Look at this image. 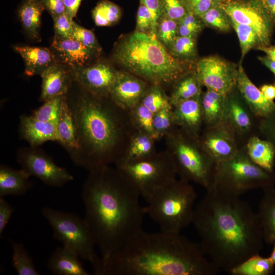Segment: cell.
I'll list each match as a JSON object with an SVG mask.
<instances>
[{"label": "cell", "mask_w": 275, "mask_h": 275, "mask_svg": "<svg viewBox=\"0 0 275 275\" xmlns=\"http://www.w3.org/2000/svg\"><path fill=\"white\" fill-rule=\"evenodd\" d=\"M42 213L53 231V237L79 257L91 263L92 267L100 258L94 251L92 235L84 219L72 213L43 207Z\"/></svg>", "instance_id": "cell-10"}, {"label": "cell", "mask_w": 275, "mask_h": 275, "mask_svg": "<svg viewBox=\"0 0 275 275\" xmlns=\"http://www.w3.org/2000/svg\"><path fill=\"white\" fill-rule=\"evenodd\" d=\"M237 69L236 65L217 56L202 58L195 66L202 85L226 95L236 86Z\"/></svg>", "instance_id": "cell-13"}, {"label": "cell", "mask_w": 275, "mask_h": 275, "mask_svg": "<svg viewBox=\"0 0 275 275\" xmlns=\"http://www.w3.org/2000/svg\"><path fill=\"white\" fill-rule=\"evenodd\" d=\"M30 176L22 169L16 170L4 164L0 166V197L19 196L32 186Z\"/></svg>", "instance_id": "cell-24"}, {"label": "cell", "mask_w": 275, "mask_h": 275, "mask_svg": "<svg viewBox=\"0 0 275 275\" xmlns=\"http://www.w3.org/2000/svg\"><path fill=\"white\" fill-rule=\"evenodd\" d=\"M199 141L204 152L215 163L231 158L238 151L233 128L225 121L211 127Z\"/></svg>", "instance_id": "cell-15"}, {"label": "cell", "mask_w": 275, "mask_h": 275, "mask_svg": "<svg viewBox=\"0 0 275 275\" xmlns=\"http://www.w3.org/2000/svg\"><path fill=\"white\" fill-rule=\"evenodd\" d=\"M18 132L20 138L32 147H39L48 141L60 143L56 124L38 120L31 115L20 116Z\"/></svg>", "instance_id": "cell-18"}, {"label": "cell", "mask_w": 275, "mask_h": 275, "mask_svg": "<svg viewBox=\"0 0 275 275\" xmlns=\"http://www.w3.org/2000/svg\"><path fill=\"white\" fill-rule=\"evenodd\" d=\"M173 107L169 103L153 115V128L156 140L164 138L174 126L173 119Z\"/></svg>", "instance_id": "cell-42"}, {"label": "cell", "mask_w": 275, "mask_h": 275, "mask_svg": "<svg viewBox=\"0 0 275 275\" xmlns=\"http://www.w3.org/2000/svg\"><path fill=\"white\" fill-rule=\"evenodd\" d=\"M201 97L202 94L183 101L173 109L174 125L197 138L203 121Z\"/></svg>", "instance_id": "cell-21"}, {"label": "cell", "mask_w": 275, "mask_h": 275, "mask_svg": "<svg viewBox=\"0 0 275 275\" xmlns=\"http://www.w3.org/2000/svg\"><path fill=\"white\" fill-rule=\"evenodd\" d=\"M121 14L120 8L107 0L99 2L92 11L93 20L98 26L114 25L119 20Z\"/></svg>", "instance_id": "cell-34"}, {"label": "cell", "mask_w": 275, "mask_h": 275, "mask_svg": "<svg viewBox=\"0 0 275 275\" xmlns=\"http://www.w3.org/2000/svg\"><path fill=\"white\" fill-rule=\"evenodd\" d=\"M275 184V173L254 163L247 154L238 151L231 158L216 162L212 190L240 197L256 188L263 189Z\"/></svg>", "instance_id": "cell-8"}, {"label": "cell", "mask_w": 275, "mask_h": 275, "mask_svg": "<svg viewBox=\"0 0 275 275\" xmlns=\"http://www.w3.org/2000/svg\"><path fill=\"white\" fill-rule=\"evenodd\" d=\"M233 129L240 132L248 131L251 126L250 117L243 105L235 96L226 95L224 120Z\"/></svg>", "instance_id": "cell-31"}, {"label": "cell", "mask_w": 275, "mask_h": 275, "mask_svg": "<svg viewBox=\"0 0 275 275\" xmlns=\"http://www.w3.org/2000/svg\"><path fill=\"white\" fill-rule=\"evenodd\" d=\"M52 19L65 12L64 0H39Z\"/></svg>", "instance_id": "cell-52"}, {"label": "cell", "mask_w": 275, "mask_h": 275, "mask_svg": "<svg viewBox=\"0 0 275 275\" xmlns=\"http://www.w3.org/2000/svg\"><path fill=\"white\" fill-rule=\"evenodd\" d=\"M260 90L267 100L273 101L275 99V88L274 86L268 84L263 85Z\"/></svg>", "instance_id": "cell-56"}, {"label": "cell", "mask_w": 275, "mask_h": 275, "mask_svg": "<svg viewBox=\"0 0 275 275\" xmlns=\"http://www.w3.org/2000/svg\"><path fill=\"white\" fill-rule=\"evenodd\" d=\"M258 60L275 75V62L267 56L258 57Z\"/></svg>", "instance_id": "cell-57"}, {"label": "cell", "mask_w": 275, "mask_h": 275, "mask_svg": "<svg viewBox=\"0 0 275 275\" xmlns=\"http://www.w3.org/2000/svg\"><path fill=\"white\" fill-rule=\"evenodd\" d=\"M51 46L58 63L69 68L89 65L94 57L99 55L72 37L64 38L54 36Z\"/></svg>", "instance_id": "cell-17"}, {"label": "cell", "mask_w": 275, "mask_h": 275, "mask_svg": "<svg viewBox=\"0 0 275 275\" xmlns=\"http://www.w3.org/2000/svg\"><path fill=\"white\" fill-rule=\"evenodd\" d=\"M140 3L144 5L150 11L152 17V37L156 38V28L163 11L160 0H140Z\"/></svg>", "instance_id": "cell-49"}, {"label": "cell", "mask_w": 275, "mask_h": 275, "mask_svg": "<svg viewBox=\"0 0 275 275\" xmlns=\"http://www.w3.org/2000/svg\"><path fill=\"white\" fill-rule=\"evenodd\" d=\"M202 84L195 68L184 74L173 85L169 96L173 107L178 103L202 94Z\"/></svg>", "instance_id": "cell-27"}, {"label": "cell", "mask_w": 275, "mask_h": 275, "mask_svg": "<svg viewBox=\"0 0 275 275\" xmlns=\"http://www.w3.org/2000/svg\"><path fill=\"white\" fill-rule=\"evenodd\" d=\"M273 247L272 251L269 258L275 265V242L273 243Z\"/></svg>", "instance_id": "cell-59"}, {"label": "cell", "mask_w": 275, "mask_h": 275, "mask_svg": "<svg viewBox=\"0 0 275 275\" xmlns=\"http://www.w3.org/2000/svg\"><path fill=\"white\" fill-rule=\"evenodd\" d=\"M185 2L189 11L200 18L214 5L212 0H185Z\"/></svg>", "instance_id": "cell-51"}, {"label": "cell", "mask_w": 275, "mask_h": 275, "mask_svg": "<svg viewBox=\"0 0 275 275\" xmlns=\"http://www.w3.org/2000/svg\"><path fill=\"white\" fill-rule=\"evenodd\" d=\"M200 18L205 25L220 31L228 32L232 26L229 17L218 5H213Z\"/></svg>", "instance_id": "cell-41"}, {"label": "cell", "mask_w": 275, "mask_h": 275, "mask_svg": "<svg viewBox=\"0 0 275 275\" xmlns=\"http://www.w3.org/2000/svg\"><path fill=\"white\" fill-rule=\"evenodd\" d=\"M72 37L100 54L101 48L92 31L85 29L74 22Z\"/></svg>", "instance_id": "cell-45"}, {"label": "cell", "mask_w": 275, "mask_h": 275, "mask_svg": "<svg viewBox=\"0 0 275 275\" xmlns=\"http://www.w3.org/2000/svg\"><path fill=\"white\" fill-rule=\"evenodd\" d=\"M192 223L201 250L218 269L229 272L262 248L257 213L240 197L207 191L194 209Z\"/></svg>", "instance_id": "cell-1"}, {"label": "cell", "mask_w": 275, "mask_h": 275, "mask_svg": "<svg viewBox=\"0 0 275 275\" xmlns=\"http://www.w3.org/2000/svg\"><path fill=\"white\" fill-rule=\"evenodd\" d=\"M196 38L178 36L168 50L176 59L188 64H191L197 57Z\"/></svg>", "instance_id": "cell-33"}, {"label": "cell", "mask_w": 275, "mask_h": 275, "mask_svg": "<svg viewBox=\"0 0 275 275\" xmlns=\"http://www.w3.org/2000/svg\"><path fill=\"white\" fill-rule=\"evenodd\" d=\"M115 166L147 202L156 191L176 179L175 164L166 150Z\"/></svg>", "instance_id": "cell-9"}, {"label": "cell", "mask_w": 275, "mask_h": 275, "mask_svg": "<svg viewBox=\"0 0 275 275\" xmlns=\"http://www.w3.org/2000/svg\"><path fill=\"white\" fill-rule=\"evenodd\" d=\"M153 22L151 13L143 4L139 7L135 31L147 34L152 36Z\"/></svg>", "instance_id": "cell-47"}, {"label": "cell", "mask_w": 275, "mask_h": 275, "mask_svg": "<svg viewBox=\"0 0 275 275\" xmlns=\"http://www.w3.org/2000/svg\"><path fill=\"white\" fill-rule=\"evenodd\" d=\"M16 159L30 177H35L48 186L60 187L74 179L65 168L58 166L51 156L39 147L19 149Z\"/></svg>", "instance_id": "cell-11"}, {"label": "cell", "mask_w": 275, "mask_h": 275, "mask_svg": "<svg viewBox=\"0 0 275 275\" xmlns=\"http://www.w3.org/2000/svg\"><path fill=\"white\" fill-rule=\"evenodd\" d=\"M246 148V154L254 163L267 171L274 172L275 147L270 141L253 136Z\"/></svg>", "instance_id": "cell-28"}, {"label": "cell", "mask_w": 275, "mask_h": 275, "mask_svg": "<svg viewBox=\"0 0 275 275\" xmlns=\"http://www.w3.org/2000/svg\"><path fill=\"white\" fill-rule=\"evenodd\" d=\"M236 87L252 112L256 116L266 118L275 112V103L267 100L245 73L242 63L239 62Z\"/></svg>", "instance_id": "cell-19"}, {"label": "cell", "mask_w": 275, "mask_h": 275, "mask_svg": "<svg viewBox=\"0 0 275 275\" xmlns=\"http://www.w3.org/2000/svg\"><path fill=\"white\" fill-rule=\"evenodd\" d=\"M66 98L76 132L77 149L70 156L73 163L90 172L122 160L138 131L130 111L74 81Z\"/></svg>", "instance_id": "cell-2"}, {"label": "cell", "mask_w": 275, "mask_h": 275, "mask_svg": "<svg viewBox=\"0 0 275 275\" xmlns=\"http://www.w3.org/2000/svg\"><path fill=\"white\" fill-rule=\"evenodd\" d=\"M178 36V22L163 13L157 26L156 38L168 49Z\"/></svg>", "instance_id": "cell-43"}, {"label": "cell", "mask_w": 275, "mask_h": 275, "mask_svg": "<svg viewBox=\"0 0 275 275\" xmlns=\"http://www.w3.org/2000/svg\"><path fill=\"white\" fill-rule=\"evenodd\" d=\"M263 191L257 215L264 241L273 244L275 242V189L272 186L263 189Z\"/></svg>", "instance_id": "cell-25"}, {"label": "cell", "mask_w": 275, "mask_h": 275, "mask_svg": "<svg viewBox=\"0 0 275 275\" xmlns=\"http://www.w3.org/2000/svg\"><path fill=\"white\" fill-rule=\"evenodd\" d=\"M226 97V95L208 89L202 94L203 121L210 126H214L224 121Z\"/></svg>", "instance_id": "cell-29"}, {"label": "cell", "mask_w": 275, "mask_h": 275, "mask_svg": "<svg viewBox=\"0 0 275 275\" xmlns=\"http://www.w3.org/2000/svg\"><path fill=\"white\" fill-rule=\"evenodd\" d=\"M256 49L264 52L267 57L275 62V45L260 47Z\"/></svg>", "instance_id": "cell-58"}, {"label": "cell", "mask_w": 275, "mask_h": 275, "mask_svg": "<svg viewBox=\"0 0 275 275\" xmlns=\"http://www.w3.org/2000/svg\"><path fill=\"white\" fill-rule=\"evenodd\" d=\"M150 84L123 70H118L108 97L117 105L128 111L137 105Z\"/></svg>", "instance_id": "cell-16"}, {"label": "cell", "mask_w": 275, "mask_h": 275, "mask_svg": "<svg viewBox=\"0 0 275 275\" xmlns=\"http://www.w3.org/2000/svg\"><path fill=\"white\" fill-rule=\"evenodd\" d=\"M54 30L56 36L69 38L72 35L74 21L65 12L53 19Z\"/></svg>", "instance_id": "cell-48"}, {"label": "cell", "mask_w": 275, "mask_h": 275, "mask_svg": "<svg viewBox=\"0 0 275 275\" xmlns=\"http://www.w3.org/2000/svg\"><path fill=\"white\" fill-rule=\"evenodd\" d=\"M130 112L138 131L157 141L153 128L154 114L141 102L131 109Z\"/></svg>", "instance_id": "cell-39"}, {"label": "cell", "mask_w": 275, "mask_h": 275, "mask_svg": "<svg viewBox=\"0 0 275 275\" xmlns=\"http://www.w3.org/2000/svg\"><path fill=\"white\" fill-rule=\"evenodd\" d=\"M204 25L199 17L189 11L178 22V36L197 38Z\"/></svg>", "instance_id": "cell-44"}, {"label": "cell", "mask_w": 275, "mask_h": 275, "mask_svg": "<svg viewBox=\"0 0 275 275\" xmlns=\"http://www.w3.org/2000/svg\"><path fill=\"white\" fill-rule=\"evenodd\" d=\"M44 10L39 0H25L18 9V15L22 28L31 39H40L41 20Z\"/></svg>", "instance_id": "cell-26"}, {"label": "cell", "mask_w": 275, "mask_h": 275, "mask_svg": "<svg viewBox=\"0 0 275 275\" xmlns=\"http://www.w3.org/2000/svg\"><path fill=\"white\" fill-rule=\"evenodd\" d=\"M14 209L12 205L4 199L0 197V237L3 234L9 221Z\"/></svg>", "instance_id": "cell-50"}, {"label": "cell", "mask_w": 275, "mask_h": 275, "mask_svg": "<svg viewBox=\"0 0 275 275\" xmlns=\"http://www.w3.org/2000/svg\"><path fill=\"white\" fill-rule=\"evenodd\" d=\"M14 49L24 63V73L28 76L41 75L45 70L58 63L51 48L29 46H15Z\"/></svg>", "instance_id": "cell-22"}, {"label": "cell", "mask_w": 275, "mask_h": 275, "mask_svg": "<svg viewBox=\"0 0 275 275\" xmlns=\"http://www.w3.org/2000/svg\"><path fill=\"white\" fill-rule=\"evenodd\" d=\"M89 172L81 192L84 219L104 259L142 229L145 213L138 191L116 167Z\"/></svg>", "instance_id": "cell-3"}, {"label": "cell", "mask_w": 275, "mask_h": 275, "mask_svg": "<svg viewBox=\"0 0 275 275\" xmlns=\"http://www.w3.org/2000/svg\"><path fill=\"white\" fill-rule=\"evenodd\" d=\"M218 5L230 20L254 29L262 47L270 45L275 24L260 0H223Z\"/></svg>", "instance_id": "cell-12"}, {"label": "cell", "mask_w": 275, "mask_h": 275, "mask_svg": "<svg viewBox=\"0 0 275 275\" xmlns=\"http://www.w3.org/2000/svg\"><path fill=\"white\" fill-rule=\"evenodd\" d=\"M231 25L237 34L240 43L241 57L240 62H242L247 53L252 49L262 47L259 36L251 26L238 23L230 20Z\"/></svg>", "instance_id": "cell-37"}, {"label": "cell", "mask_w": 275, "mask_h": 275, "mask_svg": "<svg viewBox=\"0 0 275 275\" xmlns=\"http://www.w3.org/2000/svg\"><path fill=\"white\" fill-rule=\"evenodd\" d=\"M163 13L179 22L189 12L185 0H160Z\"/></svg>", "instance_id": "cell-46"}, {"label": "cell", "mask_w": 275, "mask_h": 275, "mask_svg": "<svg viewBox=\"0 0 275 275\" xmlns=\"http://www.w3.org/2000/svg\"><path fill=\"white\" fill-rule=\"evenodd\" d=\"M95 275H214L219 269L199 244L180 233L140 230L93 267Z\"/></svg>", "instance_id": "cell-4"}, {"label": "cell", "mask_w": 275, "mask_h": 275, "mask_svg": "<svg viewBox=\"0 0 275 275\" xmlns=\"http://www.w3.org/2000/svg\"><path fill=\"white\" fill-rule=\"evenodd\" d=\"M140 102L153 114L160 110L170 102L169 96L160 86L150 85Z\"/></svg>", "instance_id": "cell-40"}, {"label": "cell", "mask_w": 275, "mask_h": 275, "mask_svg": "<svg viewBox=\"0 0 275 275\" xmlns=\"http://www.w3.org/2000/svg\"><path fill=\"white\" fill-rule=\"evenodd\" d=\"M65 96L59 95L46 100L33 111L31 116L38 120L57 124Z\"/></svg>", "instance_id": "cell-38"}, {"label": "cell", "mask_w": 275, "mask_h": 275, "mask_svg": "<svg viewBox=\"0 0 275 275\" xmlns=\"http://www.w3.org/2000/svg\"><path fill=\"white\" fill-rule=\"evenodd\" d=\"M164 138L166 150L171 156L180 178L211 190L216 163L204 152L199 138L175 126Z\"/></svg>", "instance_id": "cell-7"}, {"label": "cell", "mask_w": 275, "mask_h": 275, "mask_svg": "<svg viewBox=\"0 0 275 275\" xmlns=\"http://www.w3.org/2000/svg\"><path fill=\"white\" fill-rule=\"evenodd\" d=\"M12 248V262L19 275H40L23 244L9 240Z\"/></svg>", "instance_id": "cell-36"}, {"label": "cell", "mask_w": 275, "mask_h": 275, "mask_svg": "<svg viewBox=\"0 0 275 275\" xmlns=\"http://www.w3.org/2000/svg\"><path fill=\"white\" fill-rule=\"evenodd\" d=\"M155 141L151 136L138 131L132 137L126 155L121 161L135 159L152 154L156 151Z\"/></svg>", "instance_id": "cell-35"}, {"label": "cell", "mask_w": 275, "mask_h": 275, "mask_svg": "<svg viewBox=\"0 0 275 275\" xmlns=\"http://www.w3.org/2000/svg\"><path fill=\"white\" fill-rule=\"evenodd\" d=\"M112 59L121 70L164 90L172 89L181 76L193 70L190 64L173 57L156 38L136 31L119 40Z\"/></svg>", "instance_id": "cell-5"}, {"label": "cell", "mask_w": 275, "mask_h": 275, "mask_svg": "<svg viewBox=\"0 0 275 275\" xmlns=\"http://www.w3.org/2000/svg\"><path fill=\"white\" fill-rule=\"evenodd\" d=\"M261 130L267 140L275 147V112L266 118H264L261 124Z\"/></svg>", "instance_id": "cell-53"}, {"label": "cell", "mask_w": 275, "mask_h": 275, "mask_svg": "<svg viewBox=\"0 0 275 275\" xmlns=\"http://www.w3.org/2000/svg\"><path fill=\"white\" fill-rule=\"evenodd\" d=\"M81 0H64L65 13L73 19L76 15Z\"/></svg>", "instance_id": "cell-54"}, {"label": "cell", "mask_w": 275, "mask_h": 275, "mask_svg": "<svg viewBox=\"0 0 275 275\" xmlns=\"http://www.w3.org/2000/svg\"><path fill=\"white\" fill-rule=\"evenodd\" d=\"M214 5H218L219 3H221L223 0H212Z\"/></svg>", "instance_id": "cell-60"}, {"label": "cell", "mask_w": 275, "mask_h": 275, "mask_svg": "<svg viewBox=\"0 0 275 275\" xmlns=\"http://www.w3.org/2000/svg\"><path fill=\"white\" fill-rule=\"evenodd\" d=\"M70 70L73 81L85 90L97 96L108 97L118 70L102 61Z\"/></svg>", "instance_id": "cell-14"}, {"label": "cell", "mask_w": 275, "mask_h": 275, "mask_svg": "<svg viewBox=\"0 0 275 275\" xmlns=\"http://www.w3.org/2000/svg\"><path fill=\"white\" fill-rule=\"evenodd\" d=\"M274 264L268 257L254 255L233 268L232 275H268L273 270Z\"/></svg>", "instance_id": "cell-32"}, {"label": "cell", "mask_w": 275, "mask_h": 275, "mask_svg": "<svg viewBox=\"0 0 275 275\" xmlns=\"http://www.w3.org/2000/svg\"><path fill=\"white\" fill-rule=\"evenodd\" d=\"M74 251L65 246L58 247L48 259L47 266L56 275H90Z\"/></svg>", "instance_id": "cell-23"}, {"label": "cell", "mask_w": 275, "mask_h": 275, "mask_svg": "<svg viewBox=\"0 0 275 275\" xmlns=\"http://www.w3.org/2000/svg\"><path fill=\"white\" fill-rule=\"evenodd\" d=\"M196 193L189 182L174 181L156 191L144 207L148 215L159 225L161 231L180 233L192 223Z\"/></svg>", "instance_id": "cell-6"}, {"label": "cell", "mask_w": 275, "mask_h": 275, "mask_svg": "<svg viewBox=\"0 0 275 275\" xmlns=\"http://www.w3.org/2000/svg\"><path fill=\"white\" fill-rule=\"evenodd\" d=\"M268 16L275 24V0H260Z\"/></svg>", "instance_id": "cell-55"}, {"label": "cell", "mask_w": 275, "mask_h": 275, "mask_svg": "<svg viewBox=\"0 0 275 275\" xmlns=\"http://www.w3.org/2000/svg\"><path fill=\"white\" fill-rule=\"evenodd\" d=\"M40 76L42 84L39 100L42 102L66 95L73 82L70 68L59 63L49 67Z\"/></svg>", "instance_id": "cell-20"}, {"label": "cell", "mask_w": 275, "mask_h": 275, "mask_svg": "<svg viewBox=\"0 0 275 275\" xmlns=\"http://www.w3.org/2000/svg\"><path fill=\"white\" fill-rule=\"evenodd\" d=\"M274 88H275V84H274Z\"/></svg>", "instance_id": "cell-61"}, {"label": "cell", "mask_w": 275, "mask_h": 275, "mask_svg": "<svg viewBox=\"0 0 275 275\" xmlns=\"http://www.w3.org/2000/svg\"><path fill=\"white\" fill-rule=\"evenodd\" d=\"M57 126L60 139V144L70 156L77 149V144L75 126L66 96Z\"/></svg>", "instance_id": "cell-30"}]
</instances>
